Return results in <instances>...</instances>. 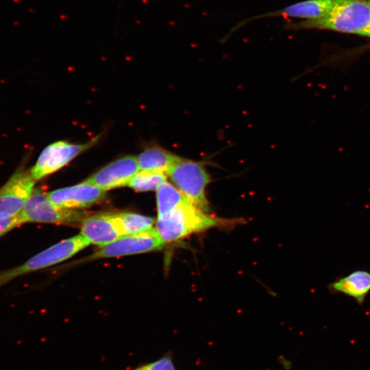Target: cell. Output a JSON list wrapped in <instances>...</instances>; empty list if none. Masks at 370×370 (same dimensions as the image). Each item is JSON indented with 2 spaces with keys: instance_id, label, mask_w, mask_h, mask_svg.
Instances as JSON below:
<instances>
[{
  "instance_id": "18",
  "label": "cell",
  "mask_w": 370,
  "mask_h": 370,
  "mask_svg": "<svg viewBox=\"0 0 370 370\" xmlns=\"http://www.w3.org/2000/svg\"><path fill=\"white\" fill-rule=\"evenodd\" d=\"M130 370H177L171 351L166 352L160 358L148 363H145Z\"/></svg>"
},
{
  "instance_id": "17",
  "label": "cell",
  "mask_w": 370,
  "mask_h": 370,
  "mask_svg": "<svg viewBox=\"0 0 370 370\" xmlns=\"http://www.w3.org/2000/svg\"><path fill=\"white\" fill-rule=\"evenodd\" d=\"M166 178L167 175L164 173L140 170L131 179L127 186L140 192L157 190L162 184L166 182Z\"/></svg>"
},
{
  "instance_id": "13",
  "label": "cell",
  "mask_w": 370,
  "mask_h": 370,
  "mask_svg": "<svg viewBox=\"0 0 370 370\" xmlns=\"http://www.w3.org/2000/svg\"><path fill=\"white\" fill-rule=\"evenodd\" d=\"M328 288L331 293H341L350 297L362 306L370 292V273L355 271L332 282L328 285Z\"/></svg>"
},
{
  "instance_id": "21",
  "label": "cell",
  "mask_w": 370,
  "mask_h": 370,
  "mask_svg": "<svg viewBox=\"0 0 370 370\" xmlns=\"http://www.w3.org/2000/svg\"><path fill=\"white\" fill-rule=\"evenodd\" d=\"M363 36H370V27H369V28L364 33Z\"/></svg>"
},
{
  "instance_id": "16",
  "label": "cell",
  "mask_w": 370,
  "mask_h": 370,
  "mask_svg": "<svg viewBox=\"0 0 370 370\" xmlns=\"http://www.w3.org/2000/svg\"><path fill=\"white\" fill-rule=\"evenodd\" d=\"M116 217L123 236L147 231L155 223L151 217L132 212L116 213Z\"/></svg>"
},
{
  "instance_id": "7",
  "label": "cell",
  "mask_w": 370,
  "mask_h": 370,
  "mask_svg": "<svg viewBox=\"0 0 370 370\" xmlns=\"http://www.w3.org/2000/svg\"><path fill=\"white\" fill-rule=\"evenodd\" d=\"M95 142L92 140L84 144H73L58 141L50 144L42 150L29 171L32 177L36 182L57 171Z\"/></svg>"
},
{
  "instance_id": "12",
  "label": "cell",
  "mask_w": 370,
  "mask_h": 370,
  "mask_svg": "<svg viewBox=\"0 0 370 370\" xmlns=\"http://www.w3.org/2000/svg\"><path fill=\"white\" fill-rule=\"evenodd\" d=\"M80 224V234L99 247L123 236L116 214L87 215Z\"/></svg>"
},
{
  "instance_id": "9",
  "label": "cell",
  "mask_w": 370,
  "mask_h": 370,
  "mask_svg": "<svg viewBox=\"0 0 370 370\" xmlns=\"http://www.w3.org/2000/svg\"><path fill=\"white\" fill-rule=\"evenodd\" d=\"M343 0H306L289 5L278 10L248 18L235 25L226 38L245 23L258 18L286 16L306 20H315L326 16Z\"/></svg>"
},
{
  "instance_id": "15",
  "label": "cell",
  "mask_w": 370,
  "mask_h": 370,
  "mask_svg": "<svg viewBox=\"0 0 370 370\" xmlns=\"http://www.w3.org/2000/svg\"><path fill=\"white\" fill-rule=\"evenodd\" d=\"M158 218H162L172 211L186 198L174 186L167 181L156 190Z\"/></svg>"
},
{
  "instance_id": "6",
  "label": "cell",
  "mask_w": 370,
  "mask_h": 370,
  "mask_svg": "<svg viewBox=\"0 0 370 370\" xmlns=\"http://www.w3.org/2000/svg\"><path fill=\"white\" fill-rule=\"evenodd\" d=\"M165 243L160 238L156 227L136 234L124 235L104 246L100 247L84 261L99 258H116L146 253L161 249Z\"/></svg>"
},
{
  "instance_id": "4",
  "label": "cell",
  "mask_w": 370,
  "mask_h": 370,
  "mask_svg": "<svg viewBox=\"0 0 370 370\" xmlns=\"http://www.w3.org/2000/svg\"><path fill=\"white\" fill-rule=\"evenodd\" d=\"M90 243L81 234L61 241L14 268L0 271V286L15 278L42 269L72 257Z\"/></svg>"
},
{
  "instance_id": "11",
  "label": "cell",
  "mask_w": 370,
  "mask_h": 370,
  "mask_svg": "<svg viewBox=\"0 0 370 370\" xmlns=\"http://www.w3.org/2000/svg\"><path fill=\"white\" fill-rule=\"evenodd\" d=\"M106 190L86 181L72 186L59 188L47 193L50 201L56 206L66 208H82L100 201Z\"/></svg>"
},
{
  "instance_id": "19",
  "label": "cell",
  "mask_w": 370,
  "mask_h": 370,
  "mask_svg": "<svg viewBox=\"0 0 370 370\" xmlns=\"http://www.w3.org/2000/svg\"><path fill=\"white\" fill-rule=\"evenodd\" d=\"M22 225L17 215L0 217V237L14 227Z\"/></svg>"
},
{
  "instance_id": "14",
  "label": "cell",
  "mask_w": 370,
  "mask_h": 370,
  "mask_svg": "<svg viewBox=\"0 0 370 370\" xmlns=\"http://www.w3.org/2000/svg\"><path fill=\"white\" fill-rule=\"evenodd\" d=\"M181 157L162 148L151 147L143 151L138 157L140 170L167 172Z\"/></svg>"
},
{
  "instance_id": "20",
  "label": "cell",
  "mask_w": 370,
  "mask_h": 370,
  "mask_svg": "<svg viewBox=\"0 0 370 370\" xmlns=\"http://www.w3.org/2000/svg\"><path fill=\"white\" fill-rule=\"evenodd\" d=\"M279 362L282 365L284 370H291V363L284 356H281L278 358Z\"/></svg>"
},
{
  "instance_id": "5",
  "label": "cell",
  "mask_w": 370,
  "mask_h": 370,
  "mask_svg": "<svg viewBox=\"0 0 370 370\" xmlns=\"http://www.w3.org/2000/svg\"><path fill=\"white\" fill-rule=\"evenodd\" d=\"M21 224L25 223H77L87 215L73 209L62 208L54 205L47 193L34 188L23 209L18 214Z\"/></svg>"
},
{
  "instance_id": "10",
  "label": "cell",
  "mask_w": 370,
  "mask_h": 370,
  "mask_svg": "<svg viewBox=\"0 0 370 370\" xmlns=\"http://www.w3.org/2000/svg\"><path fill=\"white\" fill-rule=\"evenodd\" d=\"M140 171L138 158L127 156L108 164L88 177L86 182L108 190L127 186L131 179Z\"/></svg>"
},
{
  "instance_id": "1",
  "label": "cell",
  "mask_w": 370,
  "mask_h": 370,
  "mask_svg": "<svg viewBox=\"0 0 370 370\" xmlns=\"http://www.w3.org/2000/svg\"><path fill=\"white\" fill-rule=\"evenodd\" d=\"M370 27V0H343L326 16L284 25L286 29H321L345 33H364Z\"/></svg>"
},
{
  "instance_id": "8",
  "label": "cell",
  "mask_w": 370,
  "mask_h": 370,
  "mask_svg": "<svg viewBox=\"0 0 370 370\" xmlns=\"http://www.w3.org/2000/svg\"><path fill=\"white\" fill-rule=\"evenodd\" d=\"M34 183L29 172H16L0 188V217L18 214L34 188Z\"/></svg>"
},
{
  "instance_id": "2",
  "label": "cell",
  "mask_w": 370,
  "mask_h": 370,
  "mask_svg": "<svg viewBox=\"0 0 370 370\" xmlns=\"http://www.w3.org/2000/svg\"><path fill=\"white\" fill-rule=\"evenodd\" d=\"M225 221L208 214L186 199L166 215L157 219L155 227L166 243L222 225Z\"/></svg>"
},
{
  "instance_id": "3",
  "label": "cell",
  "mask_w": 370,
  "mask_h": 370,
  "mask_svg": "<svg viewBox=\"0 0 370 370\" xmlns=\"http://www.w3.org/2000/svg\"><path fill=\"white\" fill-rule=\"evenodd\" d=\"M167 176L191 204L205 212L209 210L206 189L210 175L203 163L181 158L170 168Z\"/></svg>"
}]
</instances>
